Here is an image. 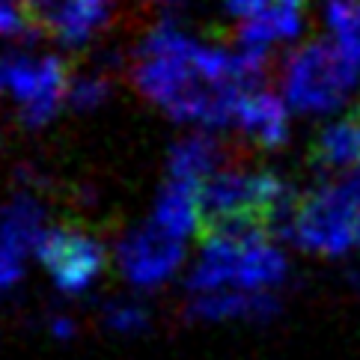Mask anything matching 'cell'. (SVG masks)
I'll use <instances>...</instances> for the list:
<instances>
[{
	"mask_svg": "<svg viewBox=\"0 0 360 360\" xmlns=\"http://www.w3.org/2000/svg\"><path fill=\"white\" fill-rule=\"evenodd\" d=\"M217 167H221V143L212 134H191L173 143L170 155H167V170H170L173 182H185L194 188L209 182Z\"/></svg>",
	"mask_w": 360,
	"mask_h": 360,
	"instance_id": "30bf717a",
	"label": "cell"
},
{
	"mask_svg": "<svg viewBox=\"0 0 360 360\" xmlns=\"http://www.w3.org/2000/svg\"><path fill=\"white\" fill-rule=\"evenodd\" d=\"M277 6H286V9H295L298 12L304 6V0H277Z\"/></svg>",
	"mask_w": 360,
	"mask_h": 360,
	"instance_id": "ffe728a7",
	"label": "cell"
},
{
	"mask_svg": "<svg viewBox=\"0 0 360 360\" xmlns=\"http://www.w3.org/2000/svg\"><path fill=\"white\" fill-rule=\"evenodd\" d=\"M108 96H110V81L101 72H89V75H78L69 84L66 101L75 110H93L98 105H105Z\"/></svg>",
	"mask_w": 360,
	"mask_h": 360,
	"instance_id": "5bb4252c",
	"label": "cell"
},
{
	"mask_svg": "<svg viewBox=\"0 0 360 360\" xmlns=\"http://www.w3.org/2000/svg\"><path fill=\"white\" fill-rule=\"evenodd\" d=\"M185 259V244L167 236L155 224L137 226L125 233L117 244V265L120 274L140 289H155L167 283Z\"/></svg>",
	"mask_w": 360,
	"mask_h": 360,
	"instance_id": "277c9868",
	"label": "cell"
},
{
	"mask_svg": "<svg viewBox=\"0 0 360 360\" xmlns=\"http://www.w3.org/2000/svg\"><path fill=\"white\" fill-rule=\"evenodd\" d=\"M39 262L48 268L54 286L66 295H81L96 283V277L105 271L108 253L93 233L81 226L63 224L48 226L39 248H36Z\"/></svg>",
	"mask_w": 360,
	"mask_h": 360,
	"instance_id": "3957f363",
	"label": "cell"
},
{
	"mask_svg": "<svg viewBox=\"0 0 360 360\" xmlns=\"http://www.w3.org/2000/svg\"><path fill=\"white\" fill-rule=\"evenodd\" d=\"M286 238L304 250H316L325 256H342L349 248H354V224L340 182L313 188L310 194L298 200Z\"/></svg>",
	"mask_w": 360,
	"mask_h": 360,
	"instance_id": "7a4b0ae2",
	"label": "cell"
},
{
	"mask_svg": "<svg viewBox=\"0 0 360 360\" xmlns=\"http://www.w3.org/2000/svg\"><path fill=\"white\" fill-rule=\"evenodd\" d=\"M304 21L295 9L286 6H271L262 15H256L250 21L241 24L238 30V45L241 48H256V51H268V45L274 42H289L301 33Z\"/></svg>",
	"mask_w": 360,
	"mask_h": 360,
	"instance_id": "4fadbf2b",
	"label": "cell"
},
{
	"mask_svg": "<svg viewBox=\"0 0 360 360\" xmlns=\"http://www.w3.org/2000/svg\"><path fill=\"white\" fill-rule=\"evenodd\" d=\"M226 12L238 21H250L256 15H262V12L271 9V0H224Z\"/></svg>",
	"mask_w": 360,
	"mask_h": 360,
	"instance_id": "ac0fdd59",
	"label": "cell"
},
{
	"mask_svg": "<svg viewBox=\"0 0 360 360\" xmlns=\"http://www.w3.org/2000/svg\"><path fill=\"white\" fill-rule=\"evenodd\" d=\"M105 325L113 333H140L149 328V313L143 304L134 301H110L105 307Z\"/></svg>",
	"mask_w": 360,
	"mask_h": 360,
	"instance_id": "9a60e30c",
	"label": "cell"
},
{
	"mask_svg": "<svg viewBox=\"0 0 360 360\" xmlns=\"http://www.w3.org/2000/svg\"><path fill=\"white\" fill-rule=\"evenodd\" d=\"M340 188H342V197L349 202V214H352V224H354V238L360 244V170H352L349 176L337 179Z\"/></svg>",
	"mask_w": 360,
	"mask_h": 360,
	"instance_id": "2e32d148",
	"label": "cell"
},
{
	"mask_svg": "<svg viewBox=\"0 0 360 360\" xmlns=\"http://www.w3.org/2000/svg\"><path fill=\"white\" fill-rule=\"evenodd\" d=\"M280 304L274 295L268 292H214V295H194V301L188 304V319L197 321H226V319H253L265 321L277 316Z\"/></svg>",
	"mask_w": 360,
	"mask_h": 360,
	"instance_id": "ba28073f",
	"label": "cell"
},
{
	"mask_svg": "<svg viewBox=\"0 0 360 360\" xmlns=\"http://www.w3.org/2000/svg\"><path fill=\"white\" fill-rule=\"evenodd\" d=\"M360 78V45L316 39L292 51L283 63V93L301 113H328L340 108Z\"/></svg>",
	"mask_w": 360,
	"mask_h": 360,
	"instance_id": "6da1fadb",
	"label": "cell"
},
{
	"mask_svg": "<svg viewBox=\"0 0 360 360\" xmlns=\"http://www.w3.org/2000/svg\"><path fill=\"white\" fill-rule=\"evenodd\" d=\"M236 125L265 149L286 143L289 137L286 101L274 96L271 89H244L236 108Z\"/></svg>",
	"mask_w": 360,
	"mask_h": 360,
	"instance_id": "8992f818",
	"label": "cell"
},
{
	"mask_svg": "<svg viewBox=\"0 0 360 360\" xmlns=\"http://www.w3.org/2000/svg\"><path fill=\"white\" fill-rule=\"evenodd\" d=\"M18 280H21V256H15L0 244V292L12 289Z\"/></svg>",
	"mask_w": 360,
	"mask_h": 360,
	"instance_id": "e0dca14e",
	"label": "cell"
},
{
	"mask_svg": "<svg viewBox=\"0 0 360 360\" xmlns=\"http://www.w3.org/2000/svg\"><path fill=\"white\" fill-rule=\"evenodd\" d=\"M191 60L194 57H137L131 72L134 86L149 101H155L167 110L200 81Z\"/></svg>",
	"mask_w": 360,
	"mask_h": 360,
	"instance_id": "5b68a950",
	"label": "cell"
},
{
	"mask_svg": "<svg viewBox=\"0 0 360 360\" xmlns=\"http://www.w3.org/2000/svg\"><path fill=\"white\" fill-rule=\"evenodd\" d=\"M45 233V209L30 194H21L0 205V244L15 256L36 253Z\"/></svg>",
	"mask_w": 360,
	"mask_h": 360,
	"instance_id": "9c48e42d",
	"label": "cell"
},
{
	"mask_svg": "<svg viewBox=\"0 0 360 360\" xmlns=\"http://www.w3.org/2000/svg\"><path fill=\"white\" fill-rule=\"evenodd\" d=\"M310 161L319 170H360V110L321 128L310 146Z\"/></svg>",
	"mask_w": 360,
	"mask_h": 360,
	"instance_id": "8fae6325",
	"label": "cell"
},
{
	"mask_svg": "<svg viewBox=\"0 0 360 360\" xmlns=\"http://www.w3.org/2000/svg\"><path fill=\"white\" fill-rule=\"evenodd\" d=\"M152 224L179 241L188 238L200 226V188L170 179L158 194Z\"/></svg>",
	"mask_w": 360,
	"mask_h": 360,
	"instance_id": "7c38bea8",
	"label": "cell"
},
{
	"mask_svg": "<svg viewBox=\"0 0 360 360\" xmlns=\"http://www.w3.org/2000/svg\"><path fill=\"white\" fill-rule=\"evenodd\" d=\"M75 330H78V325L69 319V316H51L48 319V333L57 340H72Z\"/></svg>",
	"mask_w": 360,
	"mask_h": 360,
	"instance_id": "d6986e66",
	"label": "cell"
},
{
	"mask_svg": "<svg viewBox=\"0 0 360 360\" xmlns=\"http://www.w3.org/2000/svg\"><path fill=\"white\" fill-rule=\"evenodd\" d=\"M110 18V0H60L42 18L39 27L60 45L81 48L105 27Z\"/></svg>",
	"mask_w": 360,
	"mask_h": 360,
	"instance_id": "52a82bcc",
	"label": "cell"
}]
</instances>
